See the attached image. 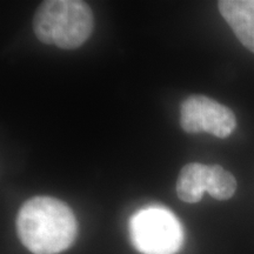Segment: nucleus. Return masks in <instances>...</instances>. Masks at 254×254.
Here are the masks:
<instances>
[{
    "label": "nucleus",
    "mask_w": 254,
    "mask_h": 254,
    "mask_svg": "<svg viewBox=\"0 0 254 254\" xmlns=\"http://www.w3.org/2000/svg\"><path fill=\"white\" fill-rule=\"evenodd\" d=\"M21 244L33 254H59L77 237V219L62 200L37 195L25 201L15 219Z\"/></svg>",
    "instance_id": "1"
},
{
    "label": "nucleus",
    "mask_w": 254,
    "mask_h": 254,
    "mask_svg": "<svg viewBox=\"0 0 254 254\" xmlns=\"http://www.w3.org/2000/svg\"><path fill=\"white\" fill-rule=\"evenodd\" d=\"M94 26L90 5L80 0H47L33 18L36 37L46 45L74 50L90 38Z\"/></svg>",
    "instance_id": "2"
},
{
    "label": "nucleus",
    "mask_w": 254,
    "mask_h": 254,
    "mask_svg": "<svg viewBox=\"0 0 254 254\" xmlns=\"http://www.w3.org/2000/svg\"><path fill=\"white\" fill-rule=\"evenodd\" d=\"M133 246L142 254H177L184 244V230L172 212L151 206L136 212L128 222Z\"/></svg>",
    "instance_id": "3"
},
{
    "label": "nucleus",
    "mask_w": 254,
    "mask_h": 254,
    "mask_svg": "<svg viewBox=\"0 0 254 254\" xmlns=\"http://www.w3.org/2000/svg\"><path fill=\"white\" fill-rule=\"evenodd\" d=\"M180 125L187 133L207 132L217 138H227L237 127L233 111L202 94L190 95L180 107Z\"/></svg>",
    "instance_id": "4"
},
{
    "label": "nucleus",
    "mask_w": 254,
    "mask_h": 254,
    "mask_svg": "<svg viewBox=\"0 0 254 254\" xmlns=\"http://www.w3.org/2000/svg\"><path fill=\"white\" fill-rule=\"evenodd\" d=\"M218 8L238 40L254 53V0H221Z\"/></svg>",
    "instance_id": "5"
},
{
    "label": "nucleus",
    "mask_w": 254,
    "mask_h": 254,
    "mask_svg": "<svg viewBox=\"0 0 254 254\" xmlns=\"http://www.w3.org/2000/svg\"><path fill=\"white\" fill-rule=\"evenodd\" d=\"M207 165L190 163L180 170L177 180V194L184 202L195 204L206 192Z\"/></svg>",
    "instance_id": "6"
},
{
    "label": "nucleus",
    "mask_w": 254,
    "mask_h": 254,
    "mask_svg": "<svg viewBox=\"0 0 254 254\" xmlns=\"http://www.w3.org/2000/svg\"><path fill=\"white\" fill-rule=\"evenodd\" d=\"M237 180L233 174L220 165H207L206 192L217 200H227L237 190Z\"/></svg>",
    "instance_id": "7"
}]
</instances>
